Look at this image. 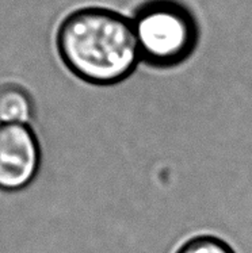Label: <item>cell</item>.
Listing matches in <instances>:
<instances>
[{"mask_svg": "<svg viewBox=\"0 0 252 253\" xmlns=\"http://www.w3.org/2000/svg\"><path fill=\"white\" fill-rule=\"evenodd\" d=\"M33 100L25 88L16 84L0 85V122L23 124L33 117Z\"/></svg>", "mask_w": 252, "mask_h": 253, "instance_id": "cell-4", "label": "cell"}, {"mask_svg": "<svg viewBox=\"0 0 252 253\" xmlns=\"http://www.w3.org/2000/svg\"><path fill=\"white\" fill-rule=\"evenodd\" d=\"M178 253H233V251L217 238L201 237L186 244Z\"/></svg>", "mask_w": 252, "mask_h": 253, "instance_id": "cell-5", "label": "cell"}, {"mask_svg": "<svg viewBox=\"0 0 252 253\" xmlns=\"http://www.w3.org/2000/svg\"><path fill=\"white\" fill-rule=\"evenodd\" d=\"M132 23L141 61L151 67H179L198 50L200 25L180 0H147L134 11Z\"/></svg>", "mask_w": 252, "mask_h": 253, "instance_id": "cell-2", "label": "cell"}, {"mask_svg": "<svg viewBox=\"0 0 252 253\" xmlns=\"http://www.w3.org/2000/svg\"><path fill=\"white\" fill-rule=\"evenodd\" d=\"M41 146L30 126L0 124V190L21 191L36 179Z\"/></svg>", "mask_w": 252, "mask_h": 253, "instance_id": "cell-3", "label": "cell"}, {"mask_svg": "<svg viewBox=\"0 0 252 253\" xmlns=\"http://www.w3.org/2000/svg\"><path fill=\"white\" fill-rule=\"evenodd\" d=\"M54 45L68 72L93 85L121 83L141 62L132 19L104 7H82L64 16Z\"/></svg>", "mask_w": 252, "mask_h": 253, "instance_id": "cell-1", "label": "cell"}]
</instances>
